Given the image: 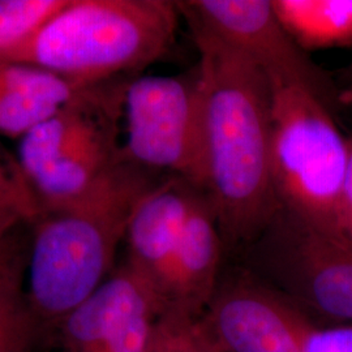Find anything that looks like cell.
Here are the masks:
<instances>
[{
    "instance_id": "obj_1",
    "label": "cell",
    "mask_w": 352,
    "mask_h": 352,
    "mask_svg": "<svg viewBox=\"0 0 352 352\" xmlns=\"http://www.w3.org/2000/svg\"><path fill=\"white\" fill-rule=\"evenodd\" d=\"M188 25L200 54L204 193L223 244L244 250L280 210L270 167L272 89L241 52L201 26Z\"/></svg>"
},
{
    "instance_id": "obj_2",
    "label": "cell",
    "mask_w": 352,
    "mask_h": 352,
    "mask_svg": "<svg viewBox=\"0 0 352 352\" xmlns=\"http://www.w3.org/2000/svg\"><path fill=\"white\" fill-rule=\"evenodd\" d=\"M160 182L123 158L81 196L26 223L28 296L42 325L58 327L107 279L132 214Z\"/></svg>"
},
{
    "instance_id": "obj_3",
    "label": "cell",
    "mask_w": 352,
    "mask_h": 352,
    "mask_svg": "<svg viewBox=\"0 0 352 352\" xmlns=\"http://www.w3.org/2000/svg\"><path fill=\"white\" fill-rule=\"evenodd\" d=\"M179 14L168 0H68L1 63L34 65L80 88L126 81L171 49Z\"/></svg>"
},
{
    "instance_id": "obj_4",
    "label": "cell",
    "mask_w": 352,
    "mask_h": 352,
    "mask_svg": "<svg viewBox=\"0 0 352 352\" xmlns=\"http://www.w3.org/2000/svg\"><path fill=\"white\" fill-rule=\"evenodd\" d=\"M270 89V167L279 208L308 226L343 236L340 204L349 139L336 124L330 103L312 90L286 84Z\"/></svg>"
},
{
    "instance_id": "obj_5",
    "label": "cell",
    "mask_w": 352,
    "mask_h": 352,
    "mask_svg": "<svg viewBox=\"0 0 352 352\" xmlns=\"http://www.w3.org/2000/svg\"><path fill=\"white\" fill-rule=\"evenodd\" d=\"M128 81L82 90L75 101L20 139L17 166L37 213L81 196L123 160L118 123Z\"/></svg>"
},
{
    "instance_id": "obj_6",
    "label": "cell",
    "mask_w": 352,
    "mask_h": 352,
    "mask_svg": "<svg viewBox=\"0 0 352 352\" xmlns=\"http://www.w3.org/2000/svg\"><path fill=\"white\" fill-rule=\"evenodd\" d=\"M247 269L318 325L352 324V243L279 210L244 248Z\"/></svg>"
},
{
    "instance_id": "obj_7",
    "label": "cell",
    "mask_w": 352,
    "mask_h": 352,
    "mask_svg": "<svg viewBox=\"0 0 352 352\" xmlns=\"http://www.w3.org/2000/svg\"><path fill=\"white\" fill-rule=\"evenodd\" d=\"M123 158L154 173L167 171L205 189L200 72L139 75L126 82Z\"/></svg>"
},
{
    "instance_id": "obj_8",
    "label": "cell",
    "mask_w": 352,
    "mask_h": 352,
    "mask_svg": "<svg viewBox=\"0 0 352 352\" xmlns=\"http://www.w3.org/2000/svg\"><path fill=\"white\" fill-rule=\"evenodd\" d=\"M189 24L201 26L256 64L270 84L309 89L327 103L333 89L324 72L278 20L272 0L176 1Z\"/></svg>"
},
{
    "instance_id": "obj_9",
    "label": "cell",
    "mask_w": 352,
    "mask_h": 352,
    "mask_svg": "<svg viewBox=\"0 0 352 352\" xmlns=\"http://www.w3.org/2000/svg\"><path fill=\"white\" fill-rule=\"evenodd\" d=\"M202 320L223 352H302L309 318L241 267L221 277Z\"/></svg>"
},
{
    "instance_id": "obj_10",
    "label": "cell",
    "mask_w": 352,
    "mask_h": 352,
    "mask_svg": "<svg viewBox=\"0 0 352 352\" xmlns=\"http://www.w3.org/2000/svg\"><path fill=\"white\" fill-rule=\"evenodd\" d=\"M164 305L124 264L58 325L63 352H148Z\"/></svg>"
},
{
    "instance_id": "obj_11",
    "label": "cell",
    "mask_w": 352,
    "mask_h": 352,
    "mask_svg": "<svg viewBox=\"0 0 352 352\" xmlns=\"http://www.w3.org/2000/svg\"><path fill=\"white\" fill-rule=\"evenodd\" d=\"M200 193L184 179L168 175L141 199L129 219L126 264L151 285L162 305L179 243Z\"/></svg>"
},
{
    "instance_id": "obj_12",
    "label": "cell",
    "mask_w": 352,
    "mask_h": 352,
    "mask_svg": "<svg viewBox=\"0 0 352 352\" xmlns=\"http://www.w3.org/2000/svg\"><path fill=\"white\" fill-rule=\"evenodd\" d=\"M225 248L213 209L200 193L176 251L164 311L201 320L221 280V261Z\"/></svg>"
},
{
    "instance_id": "obj_13",
    "label": "cell",
    "mask_w": 352,
    "mask_h": 352,
    "mask_svg": "<svg viewBox=\"0 0 352 352\" xmlns=\"http://www.w3.org/2000/svg\"><path fill=\"white\" fill-rule=\"evenodd\" d=\"M85 89L34 65L0 64V135L23 139Z\"/></svg>"
},
{
    "instance_id": "obj_14",
    "label": "cell",
    "mask_w": 352,
    "mask_h": 352,
    "mask_svg": "<svg viewBox=\"0 0 352 352\" xmlns=\"http://www.w3.org/2000/svg\"><path fill=\"white\" fill-rule=\"evenodd\" d=\"M13 230L0 240V352H30L42 324L24 289L25 253Z\"/></svg>"
},
{
    "instance_id": "obj_15",
    "label": "cell",
    "mask_w": 352,
    "mask_h": 352,
    "mask_svg": "<svg viewBox=\"0 0 352 352\" xmlns=\"http://www.w3.org/2000/svg\"><path fill=\"white\" fill-rule=\"evenodd\" d=\"M272 7L305 52L352 46V0H272Z\"/></svg>"
},
{
    "instance_id": "obj_16",
    "label": "cell",
    "mask_w": 352,
    "mask_h": 352,
    "mask_svg": "<svg viewBox=\"0 0 352 352\" xmlns=\"http://www.w3.org/2000/svg\"><path fill=\"white\" fill-rule=\"evenodd\" d=\"M67 3L68 0H0V63Z\"/></svg>"
},
{
    "instance_id": "obj_17",
    "label": "cell",
    "mask_w": 352,
    "mask_h": 352,
    "mask_svg": "<svg viewBox=\"0 0 352 352\" xmlns=\"http://www.w3.org/2000/svg\"><path fill=\"white\" fill-rule=\"evenodd\" d=\"M302 352H352V324L318 325L308 320Z\"/></svg>"
},
{
    "instance_id": "obj_18",
    "label": "cell",
    "mask_w": 352,
    "mask_h": 352,
    "mask_svg": "<svg viewBox=\"0 0 352 352\" xmlns=\"http://www.w3.org/2000/svg\"><path fill=\"white\" fill-rule=\"evenodd\" d=\"M340 227L342 235L352 243V139H349V164L340 195Z\"/></svg>"
},
{
    "instance_id": "obj_19",
    "label": "cell",
    "mask_w": 352,
    "mask_h": 352,
    "mask_svg": "<svg viewBox=\"0 0 352 352\" xmlns=\"http://www.w3.org/2000/svg\"><path fill=\"white\" fill-rule=\"evenodd\" d=\"M184 352H223L221 346L214 340L212 333L205 325L204 320L196 322L190 334L187 349Z\"/></svg>"
},
{
    "instance_id": "obj_20",
    "label": "cell",
    "mask_w": 352,
    "mask_h": 352,
    "mask_svg": "<svg viewBox=\"0 0 352 352\" xmlns=\"http://www.w3.org/2000/svg\"><path fill=\"white\" fill-rule=\"evenodd\" d=\"M23 222L25 218L21 209L12 201L0 197V239Z\"/></svg>"
},
{
    "instance_id": "obj_21",
    "label": "cell",
    "mask_w": 352,
    "mask_h": 352,
    "mask_svg": "<svg viewBox=\"0 0 352 352\" xmlns=\"http://www.w3.org/2000/svg\"><path fill=\"white\" fill-rule=\"evenodd\" d=\"M337 101L340 102V104L352 107V82L347 88L343 89L338 93Z\"/></svg>"
},
{
    "instance_id": "obj_22",
    "label": "cell",
    "mask_w": 352,
    "mask_h": 352,
    "mask_svg": "<svg viewBox=\"0 0 352 352\" xmlns=\"http://www.w3.org/2000/svg\"><path fill=\"white\" fill-rule=\"evenodd\" d=\"M3 238H4V236H3ZM3 238H1V239H3ZM1 239H0V240H1Z\"/></svg>"
},
{
    "instance_id": "obj_23",
    "label": "cell",
    "mask_w": 352,
    "mask_h": 352,
    "mask_svg": "<svg viewBox=\"0 0 352 352\" xmlns=\"http://www.w3.org/2000/svg\"><path fill=\"white\" fill-rule=\"evenodd\" d=\"M351 72H352V68H351ZM351 82H352V81H351Z\"/></svg>"
}]
</instances>
